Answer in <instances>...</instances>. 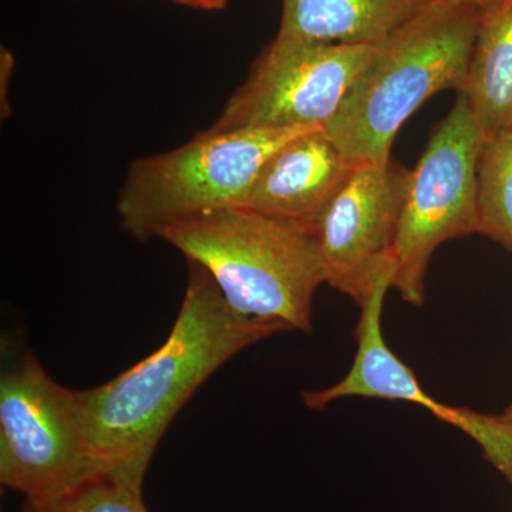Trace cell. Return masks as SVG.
Returning <instances> with one entry per match:
<instances>
[{"instance_id": "9", "label": "cell", "mask_w": 512, "mask_h": 512, "mask_svg": "<svg viewBox=\"0 0 512 512\" xmlns=\"http://www.w3.org/2000/svg\"><path fill=\"white\" fill-rule=\"evenodd\" d=\"M407 180L409 171L392 161L357 164L316 228L326 284L357 305L377 265L393 252Z\"/></svg>"}, {"instance_id": "7", "label": "cell", "mask_w": 512, "mask_h": 512, "mask_svg": "<svg viewBox=\"0 0 512 512\" xmlns=\"http://www.w3.org/2000/svg\"><path fill=\"white\" fill-rule=\"evenodd\" d=\"M377 47L276 36L211 128L325 127L375 59Z\"/></svg>"}, {"instance_id": "10", "label": "cell", "mask_w": 512, "mask_h": 512, "mask_svg": "<svg viewBox=\"0 0 512 512\" xmlns=\"http://www.w3.org/2000/svg\"><path fill=\"white\" fill-rule=\"evenodd\" d=\"M357 164L336 147L325 128H312L265 161L238 207L315 235Z\"/></svg>"}, {"instance_id": "5", "label": "cell", "mask_w": 512, "mask_h": 512, "mask_svg": "<svg viewBox=\"0 0 512 512\" xmlns=\"http://www.w3.org/2000/svg\"><path fill=\"white\" fill-rule=\"evenodd\" d=\"M96 474L79 390L55 382L32 353L8 355L0 375V483L40 501Z\"/></svg>"}, {"instance_id": "16", "label": "cell", "mask_w": 512, "mask_h": 512, "mask_svg": "<svg viewBox=\"0 0 512 512\" xmlns=\"http://www.w3.org/2000/svg\"><path fill=\"white\" fill-rule=\"evenodd\" d=\"M174 2L192 9L222 10L227 6L228 0H174Z\"/></svg>"}, {"instance_id": "13", "label": "cell", "mask_w": 512, "mask_h": 512, "mask_svg": "<svg viewBox=\"0 0 512 512\" xmlns=\"http://www.w3.org/2000/svg\"><path fill=\"white\" fill-rule=\"evenodd\" d=\"M478 234L512 254V130L485 138L478 160Z\"/></svg>"}, {"instance_id": "11", "label": "cell", "mask_w": 512, "mask_h": 512, "mask_svg": "<svg viewBox=\"0 0 512 512\" xmlns=\"http://www.w3.org/2000/svg\"><path fill=\"white\" fill-rule=\"evenodd\" d=\"M430 0H282L278 37L380 45Z\"/></svg>"}, {"instance_id": "15", "label": "cell", "mask_w": 512, "mask_h": 512, "mask_svg": "<svg viewBox=\"0 0 512 512\" xmlns=\"http://www.w3.org/2000/svg\"><path fill=\"white\" fill-rule=\"evenodd\" d=\"M13 67H15V59H13L12 53L2 46V55H0V111H2V117H8L10 113L8 90Z\"/></svg>"}, {"instance_id": "12", "label": "cell", "mask_w": 512, "mask_h": 512, "mask_svg": "<svg viewBox=\"0 0 512 512\" xmlns=\"http://www.w3.org/2000/svg\"><path fill=\"white\" fill-rule=\"evenodd\" d=\"M485 138L512 130V0L481 9L464 89Z\"/></svg>"}, {"instance_id": "2", "label": "cell", "mask_w": 512, "mask_h": 512, "mask_svg": "<svg viewBox=\"0 0 512 512\" xmlns=\"http://www.w3.org/2000/svg\"><path fill=\"white\" fill-rule=\"evenodd\" d=\"M481 9L430 0L377 47L325 133L356 163L392 161L394 138L444 90L464 89Z\"/></svg>"}, {"instance_id": "8", "label": "cell", "mask_w": 512, "mask_h": 512, "mask_svg": "<svg viewBox=\"0 0 512 512\" xmlns=\"http://www.w3.org/2000/svg\"><path fill=\"white\" fill-rule=\"evenodd\" d=\"M396 259L389 254L377 265L372 286L360 302L356 325L357 350L353 365L340 382L322 390L302 393L308 409H325L345 397L399 400L419 404L450 426L466 433L483 448L484 457L512 485V423L501 416L447 406L430 396L402 360L394 355L383 336L384 299L392 289Z\"/></svg>"}, {"instance_id": "1", "label": "cell", "mask_w": 512, "mask_h": 512, "mask_svg": "<svg viewBox=\"0 0 512 512\" xmlns=\"http://www.w3.org/2000/svg\"><path fill=\"white\" fill-rule=\"evenodd\" d=\"M187 289L163 345L90 390H79L97 473L143 488L147 468L171 421L202 383L259 340L291 330L278 320L239 315L211 275L188 261Z\"/></svg>"}, {"instance_id": "6", "label": "cell", "mask_w": 512, "mask_h": 512, "mask_svg": "<svg viewBox=\"0 0 512 512\" xmlns=\"http://www.w3.org/2000/svg\"><path fill=\"white\" fill-rule=\"evenodd\" d=\"M484 141L466 96L458 93L453 109L431 133L419 164L409 171L393 247L392 288L417 308L426 299L436 249L480 229L478 160Z\"/></svg>"}, {"instance_id": "3", "label": "cell", "mask_w": 512, "mask_h": 512, "mask_svg": "<svg viewBox=\"0 0 512 512\" xmlns=\"http://www.w3.org/2000/svg\"><path fill=\"white\" fill-rule=\"evenodd\" d=\"M160 238L201 265L239 315L312 333L313 296L326 284L315 235L228 207L178 222Z\"/></svg>"}, {"instance_id": "4", "label": "cell", "mask_w": 512, "mask_h": 512, "mask_svg": "<svg viewBox=\"0 0 512 512\" xmlns=\"http://www.w3.org/2000/svg\"><path fill=\"white\" fill-rule=\"evenodd\" d=\"M312 128H210L183 146L138 158L128 168L117 198L121 229L147 241L160 238L178 222L238 207L265 161L291 138Z\"/></svg>"}, {"instance_id": "17", "label": "cell", "mask_w": 512, "mask_h": 512, "mask_svg": "<svg viewBox=\"0 0 512 512\" xmlns=\"http://www.w3.org/2000/svg\"><path fill=\"white\" fill-rule=\"evenodd\" d=\"M437 2L450 3V5L474 6V8L484 9L485 6L491 5L495 0H437Z\"/></svg>"}, {"instance_id": "14", "label": "cell", "mask_w": 512, "mask_h": 512, "mask_svg": "<svg viewBox=\"0 0 512 512\" xmlns=\"http://www.w3.org/2000/svg\"><path fill=\"white\" fill-rule=\"evenodd\" d=\"M23 512H150L143 488L96 474L49 500L26 501Z\"/></svg>"}, {"instance_id": "18", "label": "cell", "mask_w": 512, "mask_h": 512, "mask_svg": "<svg viewBox=\"0 0 512 512\" xmlns=\"http://www.w3.org/2000/svg\"><path fill=\"white\" fill-rule=\"evenodd\" d=\"M503 416L505 417V419H507L508 421H511V423H512V402H511L510 406L507 407V410H505Z\"/></svg>"}]
</instances>
